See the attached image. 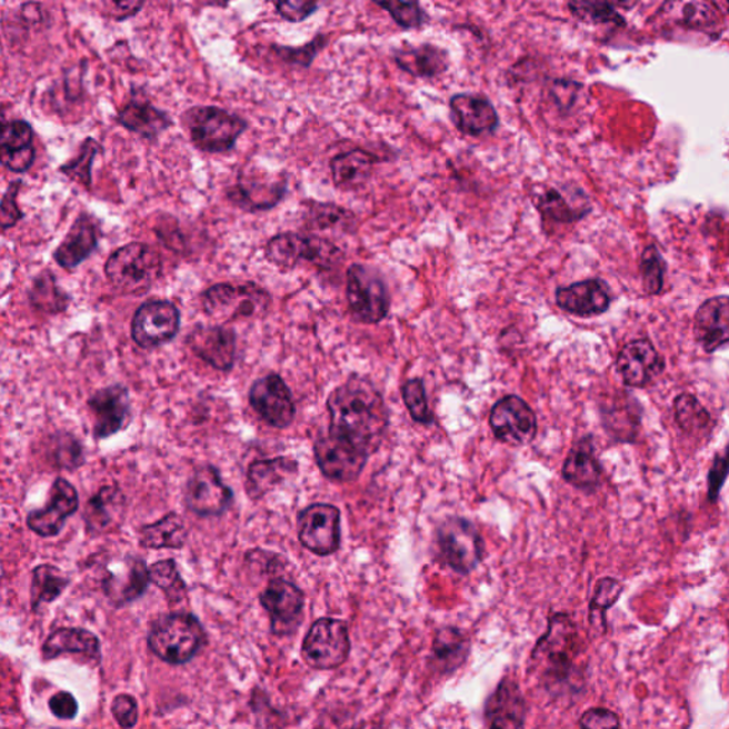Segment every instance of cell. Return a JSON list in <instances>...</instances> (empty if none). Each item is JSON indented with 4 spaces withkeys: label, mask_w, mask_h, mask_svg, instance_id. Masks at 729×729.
I'll return each instance as SVG.
<instances>
[{
    "label": "cell",
    "mask_w": 729,
    "mask_h": 729,
    "mask_svg": "<svg viewBox=\"0 0 729 729\" xmlns=\"http://www.w3.org/2000/svg\"><path fill=\"white\" fill-rule=\"evenodd\" d=\"M329 433L371 455L381 447L388 428V409L378 389L367 379L351 378L329 395Z\"/></svg>",
    "instance_id": "cell-1"
},
{
    "label": "cell",
    "mask_w": 729,
    "mask_h": 729,
    "mask_svg": "<svg viewBox=\"0 0 729 729\" xmlns=\"http://www.w3.org/2000/svg\"><path fill=\"white\" fill-rule=\"evenodd\" d=\"M577 650L573 621L565 615L551 617L549 630L540 638L531 656V672L550 690L569 680Z\"/></svg>",
    "instance_id": "cell-2"
},
{
    "label": "cell",
    "mask_w": 729,
    "mask_h": 729,
    "mask_svg": "<svg viewBox=\"0 0 729 729\" xmlns=\"http://www.w3.org/2000/svg\"><path fill=\"white\" fill-rule=\"evenodd\" d=\"M111 286L126 296H141L163 271L159 252L144 242H130L110 256L104 267Z\"/></svg>",
    "instance_id": "cell-3"
},
{
    "label": "cell",
    "mask_w": 729,
    "mask_h": 729,
    "mask_svg": "<svg viewBox=\"0 0 729 729\" xmlns=\"http://www.w3.org/2000/svg\"><path fill=\"white\" fill-rule=\"evenodd\" d=\"M181 121L189 131L191 143L206 153H226L234 149L248 129L247 121L240 116L216 106H194L184 111Z\"/></svg>",
    "instance_id": "cell-4"
},
{
    "label": "cell",
    "mask_w": 729,
    "mask_h": 729,
    "mask_svg": "<svg viewBox=\"0 0 729 729\" xmlns=\"http://www.w3.org/2000/svg\"><path fill=\"white\" fill-rule=\"evenodd\" d=\"M266 256L271 264L292 270L308 262L318 270L329 271L342 264L343 252L327 238L283 232L272 237L266 247Z\"/></svg>",
    "instance_id": "cell-5"
},
{
    "label": "cell",
    "mask_w": 729,
    "mask_h": 729,
    "mask_svg": "<svg viewBox=\"0 0 729 729\" xmlns=\"http://www.w3.org/2000/svg\"><path fill=\"white\" fill-rule=\"evenodd\" d=\"M204 638L200 621L194 616L179 612L153 622L149 646L161 660L177 666L189 662L204 645Z\"/></svg>",
    "instance_id": "cell-6"
},
{
    "label": "cell",
    "mask_w": 729,
    "mask_h": 729,
    "mask_svg": "<svg viewBox=\"0 0 729 729\" xmlns=\"http://www.w3.org/2000/svg\"><path fill=\"white\" fill-rule=\"evenodd\" d=\"M202 308L211 318L236 321L264 316L270 308V293L257 283H219L202 293Z\"/></svg>",
    "instance_id": "cell-7"
},
{
    "label": "cell",
    "mask_w": 729,
    "mask_h": 729,
    "mask_svg": "<svg viewBox=\"0 0 729 729\" xmlns=\"http://www.w3.org/2000/svg\"><path fill=\"white\" fill-rule=\"evenodd\" d=\"M347 300L353 318L362 323H378L391 310V296L387 282L373 267L349 266L347 271Z\"/></svg>",
    "instance_id": "cell-8"
},
{
    "label": "cell",
    "mask_w": 729,
    "mask_h": 729,
    "mask_svg": "<svg viewBox=\"0 0 729 729\" xmlns=\"http://www.w3.org/2000/svg\"><path fill=\"white\" fill-rule=\"evenodd\" d=\"M349 650L351 641L346 622L319 619L303 640L302 657L308 666L317 670H333L347 661Z\"/></svg>",
    "instance_id": "cell-9"
},
{
    "label": "cell",
    "mask_w": 729,
    "mask_h": 729,
    "mask_svg": "<svg viewBox=\"0 0 729 729\" xmlns=\"http://www.w3.org/2000/svg\"><path fill=\"white\" fill-rule=\"evenodd\" d=\"M438 546L442 559L456 573H470L483 559V541L466 519L443 521L438 529Z\"/></svg>",
    "instance_id": "cell-10"
},
{
    "label": "cell",
    "mask_w": 729,
    "mask_h": 729,
    "mask_svg": "<svg viewBox=\"0 0 729 729\" xmlns=\"http://www.w3.org/2000/svg\"><path fill=\"white\" fill-rule=\"evenodd\" d=\"M181 316L173 302L147 301L136 311L131 337L140 348L153 349L173 341L180 331Z\"/></svg>",
    "instance_id": "cell-11"
},
{
    "label": "cell",
    "mask_w": 729,
    "mask_h": 729,
    "mask_svg": "<svg viewBox=\"0 0 729 729\" xmlns=\"http://www.w3.org/2000/svg\"><path fill=\"white\" fill-rule=\"evenodd\" d=\"M298 538L313 555L337 553L341 543V511L332 505H311L298 516Z\"/></svg>",
    "instance_id": "cell-12"
},
{
    "label": "cell",
    "mask_w": 729,
    "mask_h": 729,
    "mask_svg": "<svg viewBox=\"0 0 729 729\" xmlns=\"http://www.w3.org/2000/svg\"><path fill=\"white\" fill-rule=\"evenodd\" d=\"M234 500V493L222 482L219 469L204 465L196 469L184 490L187 509L201 518H217L226 513Z\"/></svg>",
    "instance_id": "cell-13"
},
{
    "label": "cell",
    "mask_w": 729,
    "mask_h": 729,
    "mask_svg": "<svg viewBox=\"0 0 729 729\" xmlns=\"http://www.w3.org/2000/svg\"><path fill=\"white\" fill-rule=\"evenodd\" d=\"M313 453L323 476L338 483L357 480L369 458L362 450L331 433L317 439Z\"/></svg>",
    "instance_id": "cell-14"
},
{
    "label": "cell",
    "mask_w": 729,
    "mask_h": 729,
    "mask_svg": "<svg viewBox=\"0 0 729 729\" xmlns=\"http://www.w3.org/2000/svg\"><path fill=\"white\" fill-rule=\"evenodd\" d=\"M490 427L501 442L520 447L535 439L538 419L523 399L509 395L495 405L490 412Z\"/></svg>",
    "instance_id": "cell-15"
},
{
    "label": "cell",
    "mask_w": 729,
    "mask_h": 729,
    "mask_svg": "<svg viewBox=\"0 0 729 729\" xmlns=\"http://www.w3.org/2000/svg\"><path fill=\"white\" fill-rule=\"evenodd\" d=\"M250 405L272 428L290 427L296 418L292 393L280 375L270 373L258 379L250 389Z\"/></svg>",
    "instance_id": "cell-16"
},
{
    "label": "cell",
    "mask_w": 729,
    "mask_h": 729,
    "mask_svg": "<svg viewBox=\"0 0 729 729\" xmlns=\"http://www.w3.org/2000/svg\"><path fill=\"white\" fill-rule=\"evenodd\" d=\"M79 510V496L68 480L58 478L50 489L49 503L28 516L29 529L40 538H54L62 531L66 520Z\"/></svg>",
    "instance_id": "cell-17"
},
{
    "label": "cell",
    "mask_w": 729,
    "mask_h": 729,
    "mask_svg": "<svg viewBox=\"0 0 729 729\" xmlns=\"http://www.w3.org/2000/svg\"><path fill=\"white\" fill-rule=\"evenodd\" d=\"M450 119L460 133L470 137L493 134L499 128L498 110L483 96L459 93L449 100Z\"/></svg>",
    "instance_id": "cell-18"
},
{
    "label": "cell",
    "mask_w": 729,
    "mask_h": 729,
    "mask_svg": "<svg viewBox=\"0 0 729 729\" xmlns=\"http://www.w3.org/2000/svg\"><path fill=\"white\" fill-rule=\"evenodd\" d=\"M617 371L630 388H645L665 371V359L648 339H636L621 349Z\"/></svg>",
    "instance_id": "cell-19"
},
{
    "label": "cell",
    "mask_w": 729,
    "mask_h": 729,
    "mask_svg": "<svg viewBox=\"0 0 729 729\" xmlns=\"http://www.w3.org/2000/svg\"><path fill=\"white\" fill-rule=\"evenodd\" d=\"M187 346L217 371H230L234 367L237 337L230 328L199 326L187 337Z\"/></svg>",
    "instance_id": "cell-20"
},
{
    "label": "cell",
    "mask_w": 729,
    "mask_h": 729,
    "mask_svg": "<svg viewBox=\"0 0 729 729\" xmlns=\"http://www.w3.org/2000/svg\"><path fill=\"white\" fill-rule=\"evenodd\" d=\"M89 408L94 415L93 435L96 439H108L124 428L130 418V397L123 385H110L100 389L89 399Z\"/></svg>",
    "instance_id": "cell-21"
},
{
    "label": "cell",
    "mask_w": 729,
    "mask_h": 729,
    "mask_svg": "<svg viewBox=\"0 0 729 729\" xmlns=\"http://www.w3.org/2000/svg\"><path fill=\"white\" fill-rule=\"evenodd\" d=\"M556 302L571 316L589 318L601 316L609 310L611 296L606 282L585 280L557 288Z\"/></svg>",
    "instance_id": "cell-22"
},
{
    "label": "cell",
    "mask_w": 729,
    "mask_h": 729,
    "mask_svg": "<svg viewBox=\"0 0 729 729\" xmlns=\"http://www.w3.org/2000/svg\"><path fill=\"white\" fill-rule=\"evenodd\" d=\"M262 607L270 612L272 630L288 632L301 619L303 592L291 581L276 579L260 597Z\"/></svg>",
    "instance_id": "cell-23"
},
{
    "label": "cell",
    "mask_w": 729,
    "mask_h": 729,
    "mask_svg": "<svg viewBox=\"0 0 729 729\" xmlns=\"http://www.w3.org/2000/svg\"><path fill=\"white\" fill-rule=\"evenodd\" d=\"M693 337L708 353L729 343V297H713L698 308Z\"/></svg>",
    "instance_id": "cell-24"
},
{
    "label": "cell",
    "mask_w": 729,
    "mask_h": 729,
    "mask_svg": "<svg viewBox=\"0 0 729 729\" xmlns=\"http://www.w3.org/2000/svg\"><path fill=\"white\" fill-rule=\"evenodd\" d=\"M287 180L268 181L266 177L241 174L236 186L228 189V199L246 211L270 210L282 200Z\"/></svg>",
    "instance_id": "cell-25"
},
{
    "label": "cell",
    "mask_w": 729,
    "mask_h": 729,
    "mask_svg": "<svg viewBox=\"0 0 729 729\" xmlns=\"http://www.w3.org/2000/svg\"><path fill=\"white\" fill-rule=\"evenodd\" d=\"M99 228L88 214L78 217L53 258L62 268H76L93 254L99 246Z\"/></svg>",
    "instance_id": "cell-26"
},
{
    "label": "cell",
    "mask_w": 729,
    "mask_h": 729,
    "mask_svg": "<svg viewBox=\"0 0 729 729\" xmlns=\"http://www.w3.org/2000/svg\"><path fill=\"white\" fill-rule=\"evenodd\" d=\"M393 60L403 72L419 79L439 78L448 72L450 66L447 50L432 43L397 49L393 52Z\"/></svg>",
    "instance_id": "cell-27"
},
{
    "label": "cell",
    "mask_w": 729,
    "mask_h": 729,
    "mask_svg": "<svg viewBox=\"0 0 729 729\" xmlns=\"http://www.w3.org/2000/svg\"><path fill=\"white\" fill-rule=\"evenodd\" d=\"M150 569L139 557H128L104 581L106 595L116 606L139 599L149 586Z\"/></svg>",
    "instance_id": "cell-28"
},
{
    "label": "cell",
    "mask_w": 729,
    "mask_h": 729,
    "mask_svg": "<svg viewBox=\"0 0 729 729\" xmlns=\"http://www.w3.org/2000/svg\"><path fill=\"white\" fill-rule=\"evenodd\" d=\"M489 729H521L526 718V702L518 683L500 682L486 707Z\"/></svg>",
    "instance_id": "cell-29"
},
{
    "label": "cell",
    "mask_w": 729,
    "mask_h": 729,
    "mask_svg": "<svg viewBox=\"0 0 729 729\" xmlns=\"http://www.w3.org/2000/svg\"><path fill=\"white\" fill-rule=\"evenodd\" d=\"M379 163L377 156L363 149L343 151L331 160L333 184L342 191H357L368 184Z\"/></svg>",
    "instance_id": "cell-30"
},
{
    "label": "cell",
    "mask_w": 729,
    "mask_h": 729,
    "mask_svg": "<svg viewBox=\"0 0 729 729\" xmlns=\"http://www.w3.org/2000/svg\"><path fill=\"white\" fill-rule=\"evenodd\" d=\"M126 499L118 486H104L86 505L84 520L93 533L118 528L123 520Z\"/></svg>",
    "instance_id": "cell-31"
},
{
    "label": "cell",
    "mask_w": 729,
    "mask_h": 729,
    "mask_svg": "<svg viewBox=\"0 0 729 729\" xmlns=\"http://www.w3.org/2000/svg\"><path fill=\"white\" fill-rule=\"evenodd\" d=\"M118 121L131 133L139 134L147 140H154L173 126V120L166 111L154 108L143 101H130L120 110Z\"/></svg>",
    "instance_id": "cell-32"
},
{
    "label": "cell",
    "mask_w": 729,
    "mask_h": 729,
    "mask_svg": "<svg viewBox=\"0 0 729 729\" xmlns=\"http://www.w3.org/2000/svg\"><path fill=\"white\" fill-rule=\"evenodd\" d=\"M563 478L579 489L591 490L599 486L601 466L590 438L581 439L571 448L563 465Z\"/></svg>",
    "instance_id": "cell-33"
},
{
    "label": "cell",
    "mask_w": 729,
    "mask_h": 729,
    "mask_svg": "<svg viewBox=\"0 0 729 729\" xmlns=\"http://www.w3.org/2000/svg\"><path fill=\"white\" fill-rule=\"evenodd\" d=\"M298 463L290 458L257 460L248 468L247 493L251 499H261L276 486L296 475Z\"/></svg>",
    "instance_id": "cell-34"
},
{
    "label": "cell",
    "mask_w": 729,
    "mask_h": 729,
    "mask_svg": "<svg viewBox=\"0 0 729 729\" xmlns=\"http://www.w3.org/2000/svg\"><path fill=\"white\" fill-rule=\"evenodd\" d=\"M100 645L98 637L90 631L82 629H60L56 630L43 646L44 660L73 652V655H84L88 657H98L100 655Z\"/></svg>",
    "instance_id": "cell-35"
},
{
    "label": "cell",
    "mask_w": 729,
    "mask_h": 729,
    "mask_svg": "<svg viewBox=\"0 0 729 729\" xmlns=\"http://www.w3.org/2000/svg\"><path fill=\"white\" fill-rule=\"evenodd\" d=\"M139 539L146 549H181L187 541L184 521L177 513L167 515L153 525L143 526Z\"/></svg>",
    "instance_id": "cell-36"
},
{
    "label": "cell",
    "mask_w": 729,
    "mask_h": 729,
    "mask_svg": "<svg viewBox=\"0 0 729 729\" xmlns=\"http://www.w3.org/2000/svg\"><path fill=\"white\" fill-rule=\"evenodd\" d=\"M356 214L332 202L308 201L303 204V221L308 230H342L356 226Z\"/></svg>",
    "instance_id": "cell-37"
},
{
    "label": "cell",
    "mask_w": 729,
    "mask_h": 729,
    "mask_svg": "<svg viewBox=\"0 0 729 729\" xmlns=\"http://www.w3.org/2000/svg\"><path fill=\"white\" fill-rule=\"evenodd\" d=\"M468 652L469 640L462 631L447 627L435 636L433 660L440 671H453L462 666Z\"/></svg>",
    "instance_id": "cell-38"
},
{
    "label": "cell",
    "mask_w": 729,
    "mask_h": 729,
    "mask_svg": "<svg viewBox=\"0 0 729 729\" xmlns=\"http://www.w3.org/2000/svg\"><path fill=\"white\" fill-rule=\"evenodd\" d=\"M30 303L46 313L63 312L69 306V297L60 290L52 272L39 273L29 291Z\"/></svg>",
    "instance_id": "cell-39"
},
{
    "label": "cell",
    "mask_w": 729,
    "mask_h": 729,
    "mask_svg": "<svg viewBox=\"0 0 729 729\" xmlns=\"http://www.w3.org/2000/svg\"><path fill=\"white\" fill-rule=\"evenodd\" d=\"M69 586V579L58 567L50 565L38 566L32 577V607L37 610L40 605L52 602Z\"/></svg>",
    "instance_id": "cell-40"
},
{
    "label": "cell",
    "mask_w": 729,
    "mask_h": 729,
    "mask_svg": "<svg viewBox=\"0 0 729 729\" xmlns=\"http://www.w3.org/2000/svg\"><path fill=\"white\" fill-rule=\"evenodd\" d=\"M538 210L547 221L556 224H571L579 221L589 212L587 207H573L559 190L549 189L539 197Z\"/></svg>",
    "instance_id": "cell-41"
},
{
    "label": "cell",
    "mask_w": 729,
    "mask_h": 729,
    "mask_svg": "<svg viewBox=\"0 0 729 729\" xmlns=\"http://www.w3.org/2000/svg\"><path fill=\"white\" fill-rule=\"evenodd\" d=\"M675 412L678 427L688 435L706 432L707 428H710V413L690 393L678 395L675 401Z\"/></svg>",
    "instance_id": "cell-42"
},
{
    "label": "cell",
    "mask_w": 729,
    "mask_h": 729,
    "mask_svg": "<svg viewBox=\"0 0 729 729\" xmlns=\"http://www.w3.org/2000/svg\"><path fill=\"white\" fill-rule=\"evenodd\" d=\"M150 581L163 590L171 601H181L186 597V583L174 560H161L151 566Z\"/></svg>",
    "instance_id": "cell-43"
},
{
    "label": "cell",
    "mask_w": 729,
    "mask_h": 729,
    "mask_svg": "<svg viewBox=\"0 0 729 729\" xmlns=\"http://www.w3.org/2000/svg\"><path fill=\"white\" fill-rule=\"evenodd\" d=\"M100 150L101 147L98 141L89 137L80 146L79 156L70 161V163L60 167V173L89 189L91 184V167H93L94 159L100 153Z\"/></svg>",
    "instance_id": "cell-44"
},
{
    "label": "cell",
    "mask_w": 729,
    "mask_h": 729,
    "mask_svg": "<svg viewBox=\"0 0 729 729\" xmlns=\"http://www.w3.org/2000/svg\"><path fill=\"white\" fill-rule=\"evenodd\" d=\"M622 592L619 581L606 577L596 586L595 597L590 606L591 625L606 626V611L615 606Z\"/></svg>",
    "instance_id": "cell-45"
},
{
    "label": "cell",
    "mask_w": 729,
    "mask_h": 729,
    "mask_svg": "<svg viewBox=\"0 0 729 729\" xmlns=\"http://www.w3.org/2000/svg\"><path fill=\"white\" fill-rule=\"evenodd\" d=\"M377 7L387 10L395 23L402 29H419L429 22L428 13L418 2H373Z\"/></svg>",
    "instance_id": "cell-46"
},
{
    "label": "cell",
    "mask_w": 729,
    "mask_h": 729,
    "mask_svg": "<svg viewBox=\"0 0 729 729\" xmlns=\"http://www.w3.org/2000/svg\"><path fill=\"white\" fill-rule=\"evenodd\" d=\"M681 20L686 27L697 30H710L722 22L716 4L706 2L682 4Z\"/></svg>",
    "instance_id": "cell-47"
},
{
    "label": "cell",
    "mask_w": 729,
    "mask_h": 729,
    "mask_svg": "<svg viewBox=\"0 0 729 729\" xmlns=\"http://www.w3.org/2000/svg\"><path fill=\"white\" fill-rule=\"evenodd\" d=\"M403 402L407 405L410 417L415 422L429 425L433 422V413L430 412L427 392L420 379H410L402 388Z\"/></svg>",
    "instance_id": "cell-48"
},
{
    "label": "cell",
    "mask_w": 729,
    "mask_h": 729,
    "mask_svg": "<svg viewBox=\"0 0 729 729\" xmlns=\"http://www.w3.org/2000/svg\"><path fill=\"white\" fill-rule=\"evenodd\" d=\"M575 17L586 22L599 24H622L625 19L617 13L612 3L606 2H571L567 4Z\"/></svg>",
    "instance_id": "cell-49"
},
{
    "label": "cell",
    "mask_w": 729,
    "mask_h": 729,
    "mask_svg": "<svg viewBox=\"0 0 729 729\" xmlns=\"http://www.w3.org/2000/svg\"><path fill=\"white\" fill-rule=\"evenodd\" d=\"M640 271L645 288L651 296H657L665 286V261L656 247H648L641 256Z\"/></svg>",
    "instance_id": "cell-50"
},
{
    "label": "cell",
    "mask_w": 729,
    "mask_h": 729,
    "mask_svg": "<svg viewBox=\"0 0 729 729\" xmlns=\"http://www.w3.org/2000/svg\"><path fill=\"white\" fill-rule=\"evenodd\" d=\"M32 126L24 120H13L4 123L2 129V140H0V151H18L33 147Z\"/></svg>",
    "instance_id": "cell-51"
},
{
    "label": "cell",
    "mask_w": 729,
    "mask_h": 729,
    "mask_svg": "<svg viewBox=\"0 0 729 729\" xmlns=\"http://www.w3.org/2000/svg\"><path fill=\"white\" fill-rule=\"evenodd\" d=\"M326 44L327 38L323 34H318L312 42L303 46V48H277L276 50L286 62L308 68V66H311L312 60L316 59V56L326 48Z\"/></svg>",
    "instance_id": "cell-52"
},
{
    "label": "cell",
    "mask_w": 729,
    "mask_h": 729,
    "mask_svg": "<svg viewBox=\"0 0 729 729\" xmlns=\"http://www.w3.org/2000/svg\"><path fill=\"white\" fill-rule=\"evenodd\" d=\"M20 187H22V181L20 180L10 182L7 192L3 194L2 214H0V226H2L3 231L17 226L24 217L23 211L18 206Z\"/></svg>",
    "instance_id": "cell-53"
},
{
    "label": "cell",
    "mask_w": 729,
    "mask_h": 729,
    "mask_svg": "<svg viewBox=\"0 0 729 729\" xmlns=\"http://www.w3.org/2000/svg\"><path fill=\"white\" fill-rule=\"evenodd\" d=\"M729 475V445L722 453L716 455L708 475V499L716 501Z\"/></svg>",
    "instance_id": "cell-54"
},
{
    "label": "cell",
    "mask_w": 729,
    "mask_h": 729,
    "mask_svg": "<svg viewBox=\"0 0 729 729\" xmlns=\"http://www.w3.org/2000/svg\"><path fill=\"white\" fill-rule=\"evenodd\" d=\"M116 721L124 729H131L139 720V710H137V702L133 697L120 693L114 698L113 707H111Z\"/></svg>",
    "instance_id": "cell-55"
},
{
    "label": "cell",
    "mask_w": 729,
    "mask_h": 729,
    "mask_svg": "<svg viewBox=\"0 0 729 729\" xmlns=\"http://www.w3.org/2000/svg\"><path fill=\"white\" fill-rule=\"evenodd\" d=\"M580 729H621L619 717L605 708H591L583 713Z\"/></svg>",
    "instance_id": "cell-56"
},
{
    "label": "cell",
    "mask_w": 729,
    "mask_h": 729,
    "mask_svg": "<svg viewBox=\"0 0 729 729\" xmlns=\"http://www.w3.org/2000/svg\"><path fill=\"white\" fill-rule=\"evenodd\" d=\"M37 151L33 147L18 151H0V160L4 169L13 171V173H27L30 167L34 163Z\"/></svg>",
    "instance_id": "cell-57"
},
{
    "label": "cell",
    "mask_w": 729,
    "mask_h": 729,
    "mask_svg": "<svg viewBox=\"0 0 729 729\" xmlns=\"http://www.w3.org/2000/svg\"><path fill=\"white\" fill-rule=\"evenodd\" d=\"M276 7L282 19L288 20V22L300 23L316 13L319 4L297 0V2H278Z\"/></svg>",
    "instance_id": "cell-58"
},
{
    "label": "cell",
    "mask_w": 729,
    "mask_h": 729,
    "mask_svg": "<svg viewBox=\"0 0 729 729\" xmlns=\"http://www.w3.org/2000/svg\"><path fill=\"white\" fill-rule=\"evenodd\" d=\"M49 707L53 716L60 718V720H72L79 710L78 701L74 700L72 693L64 691L58 692L50 698Z\"/></svg>",
    "instance_id": "cell-59"
},
{
    "label": "cell",
    "mask_w": 729,
    "mask_h": 729,
    "mask_svg": "<svg viewBox=\"0 0 729 729\" xmlns=\"http://www.w3.org/2000/svg\"><path fill=\"white\" fill-rule=\"evenodd\" d=\"M108 7L111 8L108 12H113L111 18L124 20L139 13L140 9L144 7V2H110Z\"/></svg>",
    "instance_id": "cell-60"
},
{
    "label": "cell",
    "mask_w": 729,
    "mask_h": 729,
    "mask_svg": "<svg viewBox=\"0 0 729 729\" xmlns=\"http://www.w3.org/2000/svg\"><path fill=\"white\" fill-rule=\"evenodd\" d=\"M728 10H729V4H728Z\"/></svg>",
    "instance_id": "cell-61"
}]
</instances>
